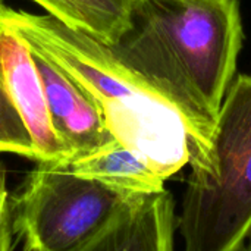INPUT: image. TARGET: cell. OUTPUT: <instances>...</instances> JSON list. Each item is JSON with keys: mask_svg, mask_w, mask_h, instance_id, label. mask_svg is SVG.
Segmentation results:
<instances>
[{"mask_svg": "<svg viewBox=\"0 0 251 251\" xmlns=\"http://www.w3.org/2000/svg\"><path fill=\"white\" fill-rule=\"evenodd\" d=\"M113 54L172 103L191 132L190 159L209 143L243 46L238 0H134Z\"/></svg>", "mask_w": 251, "mask_h": 251, "instance_id": "cell-1", "label": "cell"}, {"mask_svg": "<svg viewBox=\"0 0 251 251\" xmlns=\"http://www.w3.org/2000/svg\"><path fill=\"white\" fill-rule=\"evenodd\" d=\"M0 21L81 85L112 137L165 181L190 163L191 132L182 115L128 69L109 44L50 15L13 10L4 4Z\"/></svg>", "mask_w": 251, "mask_h": 251, "instance_id": "cell-2", "label": "cell"}, {"mask_svg": "<svg viewBox=\"0 0 251 251\" xmlns=\"http://www.w3.org/2000/svg\"><path fill=\"white\" fill-rule=\"evenodd\" d=\"M185 251H243L251 235V76L232 81L207 146L190 159Z\"/></svg>", "mask_w": 251, "mask_h": 251, "instance_id": "cell-3", "label": "cell"}, {"mask_svg": "<svg viewBox=\"0 0 251 251\" xmlns=\"http://www.w3.org/2000/svg\"><path fill=\"white\" fill-rule=\"evenodd\" d=\"M138 199L72 172L66 162L38 163L10 201L12 229L25 251H76Z\"/></svg>", "mask_w": 251, "mask_h": 251, "instance_id": "cell-4", "label": "cell"}, {"mask_svg": "<svg viewBox=\"0 0 251 251\" xmlns=\"http://www.w3.org/2000/svg\"><path fill=\"white\" fill-rule=\"evenodd\" d=\"M0 85L31 135L35 162H69L71 154L57 138L50 121L32 49L3 21H0Z\"/></svg>", "mask_w": 251, "mask_h": 251, "instance_id": "cell-5", "label": "cell"}, {"mask_svg": "<svg viewBox=\"0 0 251 251\" xmlns=\"http://www.w3.org/2000/svg\"><path fill=\"white\" fill-rule=\"evenodd\" d=\"M53 129L71 159L94 151L115 138L87 91L60 66L32 49Z\"/></svg>", "mask_w": 251, "mask_h": 251, "instance_id": "cell-6", "label": "cell"}, {"mask_svg": "<svg viewBox=\"0 0 251 251\" xmlns=\"http://www.w3.org/2000/svg\"><path fill=\"white\" fill-rule=\"evenodd\" d=\"M175 206L163 190L144 196L76 251H174Z\"/></svg>", "mask_w": 251, "mask_h": 251, "instance_id": "cell-7", "label": "cell"}, {"mask_svg": "<svg viewBox=\"0 0 251 251\" xmlns=\"http://www.w3.org/2000/svg\"><path fill=\"white\" fill-rule=\"evenodd\" d=\"M66 163L72 172L134 197L151 196L165 190V179L116 140L87 154L75 156Z\"/></svg>", "mask_w": 251, "mask_h": 251, "instance_id": "cell-8", "label": "cell"}, {"mask_svg": "<svg viewBox=\"0 0 251 251\" xmlns=\"http://www.w3.org/2000/svg\"><path fill=\"white\" fill-rule=\"evenodd\" d=\"M47 15L84 31L106 44H113L129 24L134 0H32Z\"/></svg>", "mask_w": 251, "mask_h": 251, "instance_id": "cell-9", "label": "cell"}, {"mask_svg": "<svg viewBox=\"0 0 251 251\" xmlns=\"http://www.w3.org/2000/svg\"><path fill=\"white\" fill-rule=\"evenodd\" d=\"M0 153H10L35 160L31 135L18 110L0 85Z\"/></svg>", "mask_w": 251, "mask_h": 251, "instance_id": "cell-10", "label": "cell"}, {"mask_svg": "<svg viewBox=\"0 0 251 251\" xmlns=\"http://www.w3.org/2000/svg\"><path fill=\"white\" fill-rule=\"evenodd\" d=\"M12 206L6 188V171L0 162V251H12Z\"/></svg>", "mask_w": 251, "mask_h": 251, "instance_id": "cell-11", "label": "cell"}, {"mask_svg": "<svg viewBox=\"0 0 251 251\" xmlns=\"http://www.w3.org/2000/svg\"><path fill=\"white\" fill-rule=\"evenodd\" d=\"M243 251H251V235H250V241H249V244H246V246H244Z\"/></svg>", "mask_w": 251, "mask_h": 251, "instance_id": "cell-12", "label": "cell"}, {"mask_svg": "<svg viewBox=\"0 0 251 251\" xmlns=\"http://www.w3.org/2000/svg\"><path fill=\"white\" fill-rule=\"evenodd\" d=\"M1 7H3V4L0 3V13H1Z\"/></svg>", "mask_w": 251, "mask_h": 251, "instance_id": "cell-13", "label": "cell"}]
</instances>
